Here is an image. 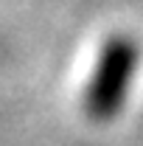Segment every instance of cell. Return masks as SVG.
<instances>
[{
  "mask_svg": "<svg viewBox=\"0 0 143 146\" xmlns=\"http://www.w3.org/2000/svg\"><path fill=\"white\" fill-rule=\"evenodd\" d=\"M138 59H140L138 45L124 34L109 36L101 45L84 93V110L93 121H109L124 110V101L138 70Z\"/></svg>",
  "mask_w": 143,
  "mask_h": 146,
  "instance_id": "1",
  "label": "cell"
}]
</instances>
